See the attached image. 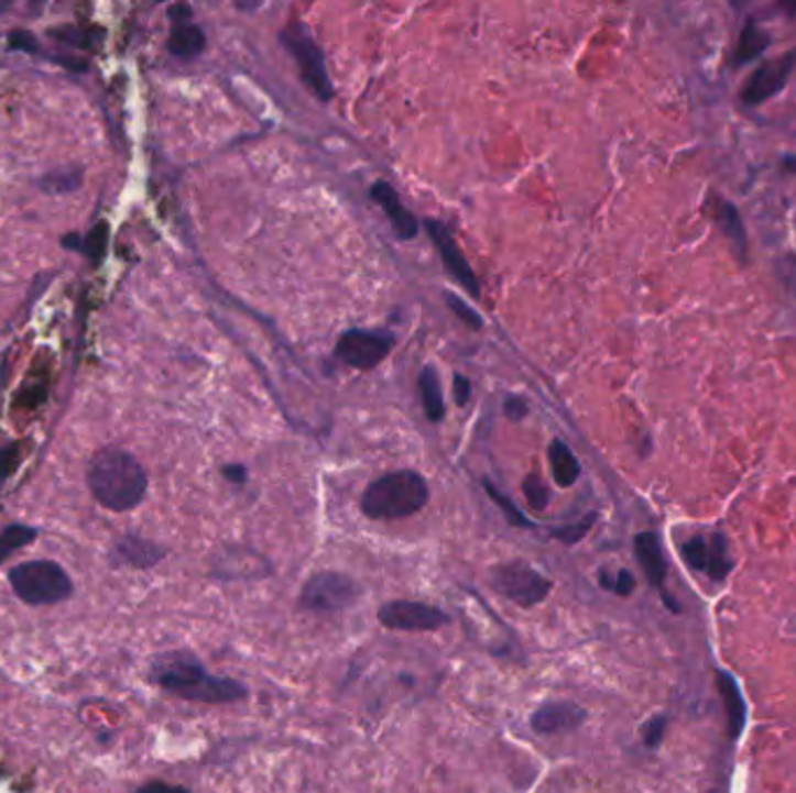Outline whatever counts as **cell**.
<instances>
[{
  "label": "cell",
  "mask_w": 796,
  "mask_h": 793,
  "mask_svg": "<svg viewBox=\"0 0 796 793\" xmlns=\"http://www.w3.org/2000/svg\"><path fill=\"white\" fill-rule=\"evenodd\" d=\"M94 498L112 513H129L148 494V475L142 465L124 450L108 447L100 450L87 471Z\"/></svg>",
  "instance_id": "2"
},
{
  "label": "cell",
  "mask_w": 796,
  "mask_h": 793,
  "mask_svg": "<svg viewBox=\"0 0 796 793\" xmlns=\"http://www.w3.org/2000/svg\"><path fill=\"white\" fill-rule=\"evenodd\" d=\"M371 196L384 210V214L390 217L392 227L401 240H413L417 235V219L405 210V206L401 202L399 194L392 189V185H386V181H375Z\"/></svg>",
  "instance_id": "14"
},
{
  "label": "cell",
  "mask_w": 796,
  "mask_h": 793,
  "mask_svg": "<svg viewBox=\"0 0 796 793\" xmlns=\"http://www.w3.org/2000/svg\"><path fill=\"white\" fill-rule=\"evenodd\" d=\"M417 386H419V396H422V405H424L426 417L432 421H440L443 415H445V403H443L440 379H438L436 371L428 368V365H426V368L419 375V379H417Z\"/></svg>",
  "instance_id": "20"
},
{
  "label": "cell",
  "mask_w": 796,
  "mask_h": 793,
  "mask_svg": "<svg viewBox=\"0 0 796 793\" xmlns=\"http://www.w3.org/2000/svg\"><path fill=\"white\" fill-rule=\"evenodd\" d=\"M138 793H189L185 786H173L166 782H150L145 786H140Z\"/></svg>",
  "instance_id": "31"
},
{
  "label": "cell",
  "mask_w": 796,
  "mask_h": 793,
  "mask_svg": "<svg viewBox=\"0 0 796 793\" xmlns=\"http://www.w3.org/2000/svg\"><path fill=\"white\" fill-rule=\"evenodd\" d=\"M484 489H487L489 498H492V500L501 507L503 515H505V519H508L510 524H513V526H520V528H531V526H534V521H528V519L522 515L520 507H517L513 500H510V498H505V496L497 489V486H492L489 482H484Z\"/></svg>",
  "instance_id": "24"
},
{
  "label": "cell",
  "mask_w": 796,
  "mask_h": 793,
  "mask_svg": "<svg viewBox=\"0 0 796 793\" xmlns=\"http://www.w3.org/2000/svg\"><path fill=\"white\" fill-rule=\"evenodd\" d=\"M794 66H796V52H789L787 56H781V58L766 60V64H762V68L754 70L748 77V82L743 85V89H741L743 103L760 106V103H764V100L773 98L787 85Z\"/></svg>",
  "instance_id": "10"
},
{
  "label": "cell",
  "mask_w": 796,
  "mask_h": 793,
  "mask_svg": "<svg viewBox=\"0 0 796 793\" xmlns=\"http://www.w3.org/2000/svg\"><path fill=\"white\" fill-rule=\"evenodd\" d=\"M718 689L727 709V726H729V738L737 740L743 734L745 726V703L741 696V689L729 673H718Z\"/></svg>",
  "instance_id": "16"
},
{
  "label": "cell",
  "mask_w": 796,
  "mask_h": 793,
  "mask_svg": "<svg viewBox=\"0 0 796 793\" xmlns=\"http://www.w3.org/2000/svg\"><path fill=\"white\" fill-rule=\"evenodd\" d=\"M378 619L384 628L405 630V634H426L450 624V615L440 607L419 601H390L378 609Z\"/></svg>",
  "instance_id": "8"
},
{
  "label": "cell",
  "mask_w": 796,
  "mask_h": 793,
  "mask_svg": "<svg viewBox=\"0 0 796 793\" xmlns=\"http://www.w3.org/2000/svg\"><path fill=\"white\" fill-rule=\"evenodd\" d=\"M595 519H597V517L591 515V517L582 519L580 524H574V526H564V528H559V531H555L553 536H555L557 540L566 542V544H576L578 540H582V538L587 536V531L591 528V524H595Z\"/></svg>",
  "instance_id": "28"
},
{
  "label": "cell",
  "mask_w": 796,
  "mask_h": 793,
  "mask_svg": "<svg viewBox=\"0 0 796 793\" xmlns=\"http://www.w3.org/2000/svg\"><path fill=\"white\" fill-rule=\"evenodd\" d=\"M718 221L722 223V231L727 233L729 240L737 242V245H743V242H745L743 223H741V217H739L737 208H733L731 202H727V200L718 202Z\"/></svg>",
  "instance_id": "23"
},
{
  "label": "cell",
  "mask_w": 796,
  "mask_h": 793,
  "mask_svg": "<svg viewBox=\"0 0 796 793\" xmlns=\"http://www.w3.org/2000/svg\"><path fill=\"white\" fill-rule=\"evenodd\" d=\"M634 549H636V559L643 568V573L647 577V582L652 586L662 588L666 582V561L662 554V542L655 533H639L634 540Z\"/></svg>",
  "instance_id": "15"
},
{
  "label": "cell",
  "mask_w": 796,
  "mask_h": 793,
  "mask_svg": "<svg viewBox=\"0 0 796 793\" xmlns=\"http://www.w3.org/2000/svg\"><path fill=\"white\" fill-rule=\"evenodd\" d=\"M115 552H117V557H121V561L135 565V568H150L163 559L161 547L142 540V538H135V536L121 538L119 544L115 547Z\"/></svg>",
  "instance_id": "18"
},
{
  "label": "cell",
  "mask_w": 796,
  "mask_h": 793,
  "mask_svg": "<svg viewBox=\"0 0 796 793\" xmlns=\"http://www.w3.org/2000/svg\"><path fill=\"white\" fill-rule=\"evenodd\" d=\"M152 678L168 694L185 701L221 705L248 698V686H242L238 680L208 673L196 657L182 652L159 657L152 668Z\"/></svg>",
  "instance_id": "1"
},
{
  "label": "cell",
  "mask_w": 796,
  "mask_h": 793,
  "mask_svg": "<svg viewBox=\"0 0 796 793\" xmlns=\"http://www.w3.org/2000/svg\"><path fill=\"white\" fill-rule=\"evenodd\" d=\"M489 580H492L497 594L513 601L520 607H534L543 603L547 594L553 592V580H547L534 565H528L524 561L494 565L492 573H489Z\"/></svg>",
  "instance_id": "5"
},
{
  "label": "cell",
  "mask_w": 796,
  "mask_h": 793,
  "mask_svg": "<svg viewBox=\"0 0 796 793\" xmlns=\"http://www.w3.org/2000/svg\"><path fill=\"white\" fill-rule=\"evenodd\" d=\"M428 503V484L419 473L399 471L373 480L361 496V513L369 519L392 521L417 515Z\"/></svg>",
  "instance_id": "3"
},
{
  "label": "cell",
  "mask_w": 796,
  "mask_h": 793,
  "mask_svg": "<svg viewBox=\"0 0 796 793\" xmlns=\"http://www.w3.org/2000/svg\"><path fill=\"white\" fill-rule=\"evenodd\" d=\"M426 231H428V235H432L434 245L438 247L445 268L450 271V275L461 284V287L468 294H471L473 298H478L480 296V284H478L471 266L466 263V258H464V254H461V250L457 245V240L452 238V233L447 231L440 221H434V219L426 221Z\"/></svg>",
  "instance_id": "11"
},
{
  "label": "cell",
  "mask_w": 796,
  "mask_h": 793,
  "mask_svg": "<svg viewBox=\"0 0 796 793\" xmlns=\"http://www.w3.org/2000/svg\"><path fill=\"white\" fill-rule=\"evenodd\" d=\"M282 45L294 54L296 64H298V68L303 73V79L310 85V89L321 100H329L334 96V87H331L329 73H326L324 52L310 37V33L305 31L301 24H294V26L282 31Z\"/></svg>",
  "instance_id": "7"
},
{
  "label": "cell",
  "mask_w": 796,
  "mask_h": 793,
  "mask_svg": "<svg viewBox=\"0 0 796 793\" xmlns=\"http://www.w3.org/2000/svg\"><path fill=\"white\" fill-rule=\"evenodd\" d=\"M223 477L236 484H242L244 480H248V471H244V465H227L223 467Z\"/></svg>",
  "instance_id": "33"
},
{
  "label": "cell",
  "mask_w": 796,
  "mask_h": 793,
  "mask_svg": "<svg viewBox=\"0 0 796 793\" xmlns=\"http://www.w3.org/2000/svg\"><path fill=\"white\" fill-rule=\"evenodd\" d=\"M768 33L762 31L757 24L748 22V26L743 29L741 33V40L737 49H733V64L741 66V64H748V60L762 56L766 49H768Z\"/></svg>",
  "instance_id": "21"
},
{
  "label": "cell",
  "mask_w": 796,
  "mask_h": 793,
  "mask_svg": "<svg viewBox=\"0 0 796 793\" xmlns=\"http://www.w3.org/2000/svg\"><path fill=\"white\" fill-rule=\"evenodd\" d=\"M522 489H524V496H526L528 505L534 507V510H545L547 500H549V494H547V489H545V484H543L536 475L526 477Z\"/></svg>",
  "instance_id": "26"
},
{
  "label": "cell",
  "mask_w": 796,
  "mask_h": 793,
  "mask_svg": "<svg viewBox=\"0 0 796 793\" xmlns=\"http://www.w3.org/2000/svg\"><path fill=\"white\" fill-rule=\"evenodd\" d=\"M445 298H447V305H450V310H452L461 321H466L468 327L482 329V319H480V315L471 308V305H466L461 298H457V296H452V294H447Z\"/></svg>",
  "instance_id": "27"
},
{
  "label": "cell",
  "mask_w": 796,
  "mask_h": 793,
  "mask_svg": "<svg viewBox=\"0 0 796 793\" xmlns=\"http://www.w3.org/2000/svg\"><path fill=\"white\" fill-rule=\"evenodd\" d=\"M599 582H601L603 588H608V592H615L618 596H631V594H634V588H636V577L631 575L629 571H618L615 577H610L608 573H601Z\"/></svg>",
  "instance_id": "25"
},
{
  "label": "cell",
  "mask_w": 796,
  "mask_h": 793,
  "mask_svg": "<svg viewBox=\"0 0 796 793\" xmlns=\"http://www.w3.org/2000/svg\"><path fill=\"white\" fill-rule=\"evenodd\" d=\"M547 459H549V465H553V477L559 486H574L580 477V463L576 459V454L570 452V447L561 440H555L553 444H549L547 450Z\"/></svg>",
  "instance_id": "17"
},
{
  "label": "cell",
  "mask_w": 796,
  "mask_h": 793,
  "mask_svg": "<svg viewBox=\"0 0 796 793\" xmlns=\"http://www.w3.org/2000/svg\"><path fill=\"white\" fill-rule=\"evenodd\" d=\"M455 398L457 405H466L468 398H471V382H468L464 375L455 377Z\"/></svg>",
  "instance_id": "32"
},
{
  "label": "cell",
  "mask_w": 796,
  "mask_h": 793,
  "mask_svg": "<svg viewBox=\"0 0 796 793\" xmlns=\"http://www.w3.org/2000/svg\"><path fill=\"white\" fill-rule=\"evenodd\" d=\"M587 712L576 705V703H566V701H555V703H545L541 705L534 717H531V728L536 730L541 736H557V734H570L585 724Z\"/></svg>",
  "instance_id": "13"
},
{
  "label": "cell",
  "mask_w": 796,
  "mask_h": 793,
  "mask_svg": "<svg viewBox=\"0 0 796 793\" xmlns=\"http://www.w3.org/2000/svg\"><path fill=\"white\" fill-rule=\"evenodd\" d=\"M359 598V584L342 573L324 571L313 575L301 588V607L310 613H342Z\"/></svg>",
  "instance_id": "6"
},
{
  "label": "cell",
  "mask_w": 796,
  "mask_h": 793,
  "mask_svg": "<svg viewBox=\"0 0 796 793\" xmlns=\"http://www.w3.org/2000/svg\"><path fill=\"white\" fill-rule=\"evenodd\" d=\"M526 412H528V408H526V403H524L520 396H510V398L505 400V415H508L510 419L520 421V419L526 417Z\"/></svg>",
  "instance_id": "30"
},
{
  "label": "cell",
  "mask_w": 796,
  "mask_h": 793,
  "mask_svg": "<svg viewBox=\"0 0 796 793\" xmlns=\"http://www.w3.org/2000/svg\"><path fill=\"white\" fill-rule=\"evenodd\" d=\"M683 557L694 571H704L716 582H722L731 571V561L727 557V540L720 533H716L710 540L691 538L683 547Z\"/></svg>",
  "instance_id": "12"
},
{
  "label": "cell",
  "mask_w": 796,
  "mask_h": 793,
  "mask_svg": "<svg viewBox=\"0 0 796 793\" xmlns=\"http://www.w3.org/2000/svg\"><path fill=\"white\" fill-rule=\"evenodd\" d=\"M37 536L35 528L29 526H8L3 533H0V563H3L10 554H14L19 547L29 544Z\"/></svg>",
  "instance_id": "22"
},
{
  "label": "cell",
  "mask_w": 796,
  "mask_h": 793,
  "mask_svg": "<svg viewBox=\"0 0 796 793\" xmlns=\"http://www.w3.org/2000/svg\"><path fill=\"white\" fill-rule=\"evenodd\" d=\"M666 726H668L666 717L650 719V722L645 724V728H643V740H645V745H647V747H657V745L662 742L664 734H666Z\"/></svg>",
  "instance_id": "29"
},
{
  "label": "cell",
  "mask_w": 796,
  "mask_h": 793,
  "mask_svg": "<svg viewBox=\"0 0 796 793\" xmlns=\"http://www.w3.org/2000/svg\"><path fill=\"white\" fill-rule=\"evenodd\" d=\"M168 49L177 58H194L203 49H206V33H203L196 24H177L171 33Z\"/></svg>",
  "instance_id": "19"
},
{
  "label": "cell",
  "mask_w": 796,
  "mask_h": 793,
  "mask_svg": "<svg viewBox=\"0 0 796 793\" xmlns=\"http://www.w3.org/2000/svg\"><path fill=\"white\" fill-rule=\"evenodd\" d=\"M392 348L394 340L384 333L347 331L336 344V354L342 363L350 365V368L371 371L386 359Z\"/></svg>",
  "instance_id": "9"
},
{
  "label": "cell",
  "mask_w": 796,
  "mask_h": 793,
  "mask_svg": "<svg viewBox=\"0 0 796 793\" xmlns=\"http://www.w3.org/2000/svg\"><path fill=\"white\" fill-rule=\"evenodd\" d=\"M10 586L19 601L26 605H54L70 598L73 582L68 573L54 561H24L14 565Z\"/></svg>",
  "instance_id": "4"
}]
</instances>
